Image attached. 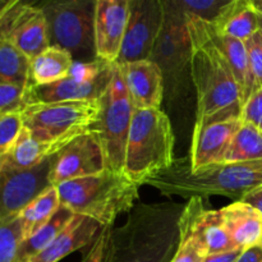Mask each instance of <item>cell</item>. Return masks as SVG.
Wrapping results in <instances>:
<instances>
[{
    "instance_id": "obj_1",
    "label": "cell",
    "mask_w": 262,
    "mask_h": 262,
    "mask_svg": "<svg viewBox=\"0 0 262 262\" xmlns=\"http://www.w3.org/2000/svg\"><path fill=\"white\" fill-rule=\"evenodd\" d=\"M181 214L171 205L138 207L123 228H104L87 262H170L181 239Z\"/></svg>"
},
{
    "instance_id": "obj_2",
    "label": "cell",
    "mask_w": 262,
    "mask_h": 262,
    "mask_svg": "<svg viewBox=\"0 0 262 262\" xmlns=\"http://www.w3.org/2000/svg\"><path fill=\"white\" fill-rule=\"evenodd\" d=\"M191 74L197 95L194 125L241 118L242 94L227 56L210 31V22L189 17Z\"/></svg>"
},
{
    "instance_id": "obj_3",
    "label": "cell",
    "mask_w": 262,
    "mask_h": 262,
    "mask_svg": "<svg viewBox=\"0 0 262 262\" xmlns=\"http://www.w3.org/2000/svg\"><path fill=\"white\" fill-rule=\"evenodd\" d=\"M146 184L165 196L207 197L225 196L241 200L246 193L262 186V160L220 163L191 170L181 161L154 177Z\"/></svg>"
},
{
    "instance_id": "obj_4",
    "label": "cell",
    "mask_w": 262,
    "mask_h": 262,
    "mask_svg": "<svg viewBox=\"0 0 262 262\" xmlns=\"http://www.w3.org/2000/svg\"><path fill=\"white\" fill-rule=\"evenodd\" d=\"M173 127L161 109H135L125 147L123 174L137 186L174 164Z\"/></svg>"
},
{
    "instance_id": "obj_5",
    "label": "cell",
    "mask_w": 262,
    "mask_h": 262,
    "mask_svg": "<svg viewBox=\"0 0 262 262\" xmlns=\"http://www.w3.org/2000/svg\"><path fill=\"white\" fill-rule=\"evenodd\" d=\"M138 187L110 169L58 186L61 205L109 228L119 215L129 212L138 200Z\"/></svg>"
},
{
    "instance_id": "obj_6",
    "label": "cell",
    "mask_w": 262,
    "mask_h": 262,
    "mask_svg": "<svg viewBox=\"0 0 262 262\" xmlns=\"http://www.w3.org/2000/svg\"><path fill=\"white\" fill-rule=\"evenodd\" d=\"M100 114L91 129L99 136L107 169L123 174L125 147L132 125L133 107L119 64L113 63L109 82L100 96Z\"/></svg>"
},
{
    "instance_id": "obj_7",
    "label": "cell",
    "mask_w": 262,
    "mask_h": 262,
    "mask_svg": "<svg viewBox=\"0 0 262 262\" xmlns=\"http://www.w3.org/2000/svg\"><path fill=\"white\" fill-rule=\"evenodd\" d=\"M40 8L48 22L50 45L68 50L76 61L96 60V0H46Z\"/></svg>"
},
{
    "instance_id": "obj_8",
    "label": "cell",
    "mask_w": 262,
    "mask_h": 262,
    "mask_svg": "<svg viewBox=\"0 0 262 262\" xmlns=\"http://www.w3.org/2000/svg\"><path fill=\"white\" fill-rule=\"evenodd\" d=\"M100 99L79 101L36 102L22 110L25 127L40 141L79 137L97 122Z\"/></svg>"
},
{
    "instance_id": "obj_9",
    "label": "cell",
    "mask_w": 262,
    "mask_h": 262,
    "mask_svg": "<svg viewBox=\"0 0 262 262\" xmlns=\"http://www.w3.org/2000/svg\"><path fill=\"white\" fill-rule=\"evenodd\" d=\"M113 64L104 60L74 61L68 77L26 90V105L36 102L79 101L100 99L109 82Z\"/></svg>"
},
{
    "instance_id": "obj_10",
    "label": "cell",
    "mask_w": 262,
    "mask_h": 262,
    "mask_svg": "<svg viewBox=\"0 0 262 262\" xmlns=\"http://www.w3.org/2000/svg\"><path fill=\"white\" fill-rule=\"evenodd\" d=\"M163 23V0H128L127 31L117 63L150 59Z\"/></svg>"
},
{
    "instance_id": "obj_11",
    "label": "cell",
    "mask_w": 262,
    "mask_h": 262,
    "mask_svg": "<svg viewBox=\"0 0 262 262\" xmlns=\"http://www.w3.org/2000/svg\"><path fill=\"white\" fill-rule=\"evenodd\" d=\"M107 169L106 155L99 136L90 129L67 145L54 156L50 183L59 184L99 174Z\"/></svg>"
},
{
    "instance_id": "obj_12",
    "label": "cell",
    "mask_w": 262,
    "mask_h": 262,
    "mask_svg": "<svg viewBox=\"0 0 262 262\" xmlns=\"http://www.w3.org/2000/svg\"><path fill=\"white\" fill-rule=\"evenodd\" d=\"M0 37L14 43L32 60L50 46L45 13L31 5L0 10Z\"/></svg>"
},
{
    "instance_id": "obj_13",
    "label": "cell",
    "mask_w": 262,
    "mask_h": 262,
    "mask_svg": "<svg viewBox=\"0 0 262 262\" xmlns=\"http://www.w3.org/2000/svg\"><path fill=\"white\" fill-rule=\"evenodd\" d=\"M54 156L38 165L20 170H0L2 181V209L0 222L17 216L43 191L53 187L50 171Z\"/></svg>"
},
{
    "instance_id": "obj_14",
    "label": "cell",
    "mask_w": 262,
    "mask_h": 262,
    "mask_svg": "<svg viewBox=\"0 0 262 262\" xmlns=\"http://www.w3.org/2000/svg\"><path fill=\"white\" fill-rule=\"evenodd\" d=\"M192 41L188 19L164 12V23L156 38L150 59L160 67L163 74L173 77L191 63Z\"/></svg>"
},
{
    "instance_id": "obj_15",
    "label": "cell",
    "mask_w": 262,
    "mask_h": 262,
    "mask_svg": "<svg viewBox=\"0 0 262 262\" xmlns=\"http://www.w3.org/2000/svg\"><path fill=\"white\" fill-rule=\"evenodd\" d=\"M128 23V0H96L95 46L96 56L117 63L122 51Z\"/></svg>"
},
{
    "instance_id": "obj_16",
    "label": "cell",
    "mask_w": 262,
    "mask_h": 262,
    "mask_svg": "<svg viewBox=\"0 0 262 262\" xmlns=\"http://www.w3.org/2000/svg\"><path fill=\"white\" fill-rule=\"evenodd\" d=\"M241 125V118L194 125L189 161L191 170L224 163L233 138Z\"/></svg>"
},
{
    "instance_id": "obj_17",
    "label": "cell",
    "mask_w": 262,
    "mask_h": 262,
    "mask_svg": "<svg viewBox=\"0 0 262 262\" xmlns=\"http://www.w3.org/2000/svg\"><path fill=\"white\" fill-rule=\"evenodd\" d=\"M135 109H160L164 96V74L151 59L118 63Z\"/></svg>"
},
{
    "instance_id": "obj_18",
    "label": "cell",
    "mask_w": 262,
    "mask_h": 262,
    "mask_svg": "<svg viewBox=\"0 0 262 262\" xmlns=\"http://www.w3.org/2000/svg\"><path fill=\"white\" fill-rule=\"evenodd\" d=\"M77 137H64L53 141H40L23 127L17 142L5 155L0 156V170H20L43 163L60 152Z\"/></svg>"
},
{
    "instance_id": "obj_19",
    "label": "cell",
    "mask_w": 262,
    "mask_h": 262,
    "mask_svg": "<svg viewBox=\"0 0 262 262\" xmlns=\"http://www.w3.org/2000/svg\"><path fill=\"white\" fill-rule=\"evenodd\" d=\"M101 225L83 215H74L63 232L54 239L48 248L30 258L31 262H58L74 251L92 242Z\"/></svg>"
},
{
    "instance_id": "obj_20",
    "label": "cell",
    "mask_w": 262,
    "mask_h": 262,
    "mask_svg": "<svg viewBox=\"0 0 262 262\" xmlns=\"http://www.w3.org/2000/svg\"><path fill=\"white\" fill-rule=\"evenodd\" d=\"M223 222L238 248L252 247L262 242V214L242 200L220 209Z\"/></svg>"
},
{
    "instance_id": "obj_21",
    "label": "cell",
    "mask_w": 262,
    "mask_h": 262,
    "mask_svg": "<svg viewBox=\"0 0 262 262\" xmlns=\"http://www.w3.org/2000/svg\"><path fill=\"white\" fill-rule=\"evenodd\" d=\"M74 58L68 50L59 46L50 45L46 50L31 60L30 82L31 86H43L66 78L71 73Z\"/></svg>"
},
{
    "instance_id": "obj_22",
    "label": "cell",
    "mask_w": 262,
    "mask_h": 262,
    "mask_svg": "<svg viewBox=\"0 0 262 262\" xmlns=\"http://www.w3.org/2000/svg\"><path fill=\"white\" fill-rule=\"evenodd\" d=\"M211 23L219 32L242 41L248 40L260 30L257 13L248 0H232Z\"/></svg>"
},
{
    "instance_id": "obj_23",
    "label": "cell",
    "mask_w": 262,
    "mask_h": 262,
    "mask_svg": "<svg viewBox=\"0 0 262 262\" xmlns=\"http://www.w3.org/2000/svg\"><path fill=\"white\" fill-rule=\"evenodd\" d=\"M210 31H211L212 38L215 40V42L219 45V48L222 49V51L227 56L228 61H229L230 68H232L235 79L239 84L241 94H242V104L245 105V102L247 101V99L252 94L248 55L245 41L219 32L211 22H210Z\"/></svg>"
},
{
    "instance_id": "obj_24",
    "label": "cell",
    "mask_w": 262,
    "mask_h": 262,
    "mask_svg": "<svg viewBox=\"0 0 262 262\" xmlns=\"http://www.w3.org/2000/svg\"><path fill=\"white\" fill-rule=\"evenodd\" d=\"M61 206L58 187H49L19 212L26 239L40 230Z\"/></svg>"
},
{
    "instance_id": "obj_25",
    "label": "cell",
    "mask_w": 262,
    "mask_h": 262,
    "mask_svg": "<svg viewBox=\"0 0 262 262\" xmlns=\"http://www.w3.org/2000/svg\"><path fill=\"white\" fill-rule=\"evenodd\" d=\"M74 215L76 214L71 209L61 205L58 211L54 214V216L40 230H37L32 237L25 241V243L20 247L19 253H18L17 262L30 260L40 252H42L45 248H48L54 242V239L63 232L64 228L71 223Z\"/></svg>"
},
{
    "instance_id": "obj_26",
    "label": "cell",
    "mask_w": 262,
    "mask_h": 262,
    "mask_svg": "<svg viewBox=\"0 0 262 262\" xmlns=\"http://www.w3.org/2000/svg\"><path fill=\"white\" fill-rule=\"evenodd\" d=\"M31 59L7 38L0 37V82L19 84L27 89Z\"/></svg>"
},
{
    "instance_id": "obj_27",
    "label": "cell",
    "mask_w": 262,
    "mask_h": 262,
    "mask_svg": "<svg viewBox=\"0 0 262 262\" xmlns=\"http://www.w3.org/2000/svg\"><path fill=\"white\" fill-rule=\"evenodd\" d=\"M262 160V130L250 123L242 122L235 133L224 163Z\"/></svg>"
},
{
    "instance_id": "obj_28",
    "label": "cell",
    "mask_w": 262,
    "mask_h": 262,
    "mask_svg": "<svg viewBox=\"0 0 262 262\" xmlns=\"http://www.w3.org/2000/svg\"><path fill=\"white\" fill-rule=\"evenodd\" d=\"M232 0H163L164 12L214 22Z\"/></svg>"
},
{
    "instance_id": "obj_29",
    "label": "cell",
    "mask_w": 262,
    "mask_h": 262,
    "mask_svg": "<svg viewBox=\"0 0 262 262\" xmlns=\"http://www.w3.org/2000/svg\"><path fill=\"white\" fill-rule=\"evenodd\" d=\"M179 234L181 239L178 248L170 262H204L207 256L206 248L194 230L191 217L184 211V209L182 210L179 217Z\"/></svg>"
},
{
    "instance_id": "obj_30",
    "label": "cell",
    "mask_w": 262,
    "mask_h": 262,
    "mask_svg": "<svg viewBox=\"0 0 262 262\" xmlns=\"http://www.w3.org/2000/svg\"><path fill=\"white\" fill-rule=\"evenodd\" d=\"M19 215L0 222V262H17L18 253L25 243Z\"/></svg>"
},
{
    "instance_id": "obj_31",
    "label": "cell",
    "mask_w": 262,
    "mask_h": 262,
    "mask_svg": "<svg viewBox=\"0 0 262 262\" xmlns=\"http://www.w3.org/2000/svg\"><path fill=\"white\" fill-rule=\"evenodd\" d=\"M23 127L22 112L0 115V156L5 155L17 142Z\"/></svg>"
},
{
    "instance_id": "obj_32",
    "label": "cell",
    "mask_w": 262,
    "mask_h": 262,
    "mask_svg": "<svg viewBox=\"0 0 262 262\" xmlns=\"http://www.w3.org/2000/svg\"><path fill=\"white\" fill-rule=\"evenodd\" d=\"M248 55L252 92L262 87V32L260 30L245 41Z\"/></svg>"
},
{
    "instance_id": "obj_33",
    "label": "cell",
    "mask_w": 262,
    "mask_h": 262,
    "mask_svg": "<svg viewBox=\"0 0 262 262\" xmlns=\"http://www.w3.org/2000/svg\"><path fill=\"white\" fill-rule=\"evenodd\" d=\"M26 87L0 82V115L22 112L26 106Z\"/></svg>"
},
{
    "instance_id": "obj_34",
    "label": "cell",
    "mask_w": 262,
    "mask_h": 262,
    "mask_svg": "<svg viewBox=\"0 0 262 262\" xmlns=\"http://www.w3.org/2000/svg\"><path fill=\"white\" fill-rule=\"evenodd\" d=\"M241 119L262 130V87L251 94L241 113Z\"/></svg>"
},
{
    "instance_id": "obj_35",
    "label": "cell",
    "mask_w": 262,
    "mask_h": 262,
    "mask_svg": "<svg viewBox=\"0 0 262 262\" xmlns=\"http://www.w3.org/2000/svg\"><path fill=\"white\" fill-rule=\"evenodd\" d=\"M242 251V248H235V250L228 251V252L209 255L205 257L204 262H237Z\"/></svg>"
},
{
    "instance_id": "obj_36",
    "label": "cell",
    "mask_w": 262,
    "mask_h": 262,
    "mask_svg": "<svg viewBox=\"0 0 262 262\" xmlns=\"http://www.w3.org/2000/svg\"><path fill=\"white\" fill-rule=\"evenodd\" d=\"M237 262H262V245L245 248Z\"/></svg>"
},
{
    "instance_id": "obj_37",
    "label": "cell",
    "mask_w": 262,
    "mask_h": 262,
    "mask_svg": "<svg viewBox=\"0 0 262 262\" xmlns=\"http://www.w3.org/2000/svg\"><path fill=\"white\" fill-rule=\"evenodd\" d=\"M241 200L247 202V204H250L251 206L257 209L262 214V186L252 189V191H250L248 193H246Z\"/></svg>"
},
{
    "instance_id": "obj_38",
    "label": "cell",
    "mask_w": 262,
    "mask_h": 262,
    "mask_svg": "<svg viewBox=\"0 0 262 262\" xmlns=\"http://www.w3.org/2000/svg\"><path fill=\"white\" fill-rule=\"evenodd\" d=\"M46 0H0V10L9 9L12 7H17V5H31V7H38L45 3Z\"/></svg>"
},
{
    "instance_id": "obj_39",
    "label": "cell",
    "mask_w": 262,
    "mask_h": 262,
    "mask_svg": "<svg viewBox=\"0 0 262 262\" xmlns=\"http://www.w3.org/2000/svg\"><path fill=\"white\" fill-rule=\"evenodd\" d=\"M248 3H250L251 7L255 9L256 13L262 14V0H248Z\"/></svg>"
},
{
    "instance_id": "obj_40",
    "label": "cell",
    "mask_w": 262,
    "mask_h": 262,
    "mask_svg": "<svg viewBox=\"0 0 262 262\" xmlns=\"http://www.w3.org/2000/svg\"><path fill=\"white\" fill-rule=\"evenodd\" d=\"M257 19H258V28H260V31L262 32V14H258L257 13Z\"/></svg>"
},
{
    "instance_id": "obj_41",
    "label": "cell",
    "mask_w": 262,
    "mask_h": 262,
    "mask_svg": "<svg viewBox=\"0 0 262 262\" xmlns=\"http://www.w3.org/2000/svg\"><path fill=\"white\" fill-rule=\"evenodd\" d=\"M23 262H31L30 260H27V261H23Z\"/></svg>"
},
{
    "instance_id": "obj_42",
    "label": "cell",
    "mask_w": 262,
    "mask_h": 262,
    "mask_svg": "<svg viewBox=\"0 0 262 262\" xmlns=\"http://www.w3.org/2000/svg\"><path fill=\"white\" fill-rule=\"evenodd\" d=\"M261 245H262V242H261Z\"/></svg>"
}]
</instances>
